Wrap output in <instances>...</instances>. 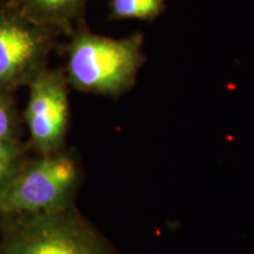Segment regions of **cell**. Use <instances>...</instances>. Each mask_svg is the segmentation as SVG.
<instances>
[{"label": "cell", "mask_w": 254, "mask_h": 254, "mask_svg": "<svg viewBox=\"0 0 254 254\" xmlns=\"http://www.w3.org/2000/svg\"><path fill=\"white\" fill-rule=\"evenodd\" d=\"M0 139L20 140V118L13 95L0 93Z\"/></svg>", "instance_id": "obj_8"}, {"label": "cell", "mask_w": 254, "mask_h": 254, "mask_svg": "<svg viewBox=\"0 0 254 254\" xmlns=\"http://www.w3.org/2000/svg\"><path fill=\"white\" fill-rule=\"evenodd\" d=\"M15 8L40 26L59 36H71L84 17L90 0H7Z\"/></svg>", "instance_id": "obj_6"}, {"label": "cell", "mask_w": 254, "mask_h": 254, "mask_svg": "<svg viewBox=\"0 0 254 254\" xmlns=\"http://www.w3.org/2000/svg\"><path fill=\"white\" fill-rule=\"evenodd\" d=\"M68 38L63 69L69 86L111 98L132 90L145 63L141 33L114 39L93 33L82 23Z\"/></svg>", "instance_id": "obj_1"}, {"label": "cell", "mask_w": 254, "mask_h": 254, "mask_svg": "<svg viewBox=\"0 0 254 254\" xmlns=\"http://www.w3.org/2000/svg\"><path fill=\"white\" fill-rule=\"evenodd\" d=\"M60 36L9 4L0 2V93L13 94L49 68Z\"/></svg>", "instance_id": "obj_4"}, {"label": "cell", "mask_w": 254, "mask_h": 254, "mask_svg": "<svg viewBox=\"0 0 254 254\" xmlns=\"http://www.w3.org/2000/svg\"><path fill=\"white\" fill-rule=\"evenodd\" d=\"M79 178L77 163L65 151L24 160L0 189V214L56 212L72 206Z\"/></svg>", "instance_id": "obj_3"}, {"label": "cell", "mask_w": 254, "mask_h": 254, "mask_svg": "<svg viewBox=\"0 0 254 254\" xmlns=\"http://www.w3.org/2000/svg\"><path fill=\"white\" fill-rule=\"evenodd\" d=\"M166 8V0H110L111 20L154 21Z\"/></svg>", "instance_id": "obj_7"}, {"label": "cell", "mask_w": 254, "mask_h": 254, "mask_svg": "<svg viewBox=\"0 0 254 254\" xmlns=\"http://www.w3.org/2000/svg\"><path fill=\"white\" fill-rule=\"evenodd\" d=\"M24 120L38 155L64 150L69 123L68 82L63 68H46L28 85Z\"/></svg>", "instance_id": "obj_5"}, {"label": "cell", "mask_w": 254, "mask_h": 254, "mask_svg": "<svg viewBox=\"0 0 254 254\" xmlns=\"http://www.w3.org/2000/svg\"><path fill=\"white\" fill-rule=\"evenodd\" d=\"M24 152V146L20 140L0 139V189L25 160Z\"/></svg>", "instance_id": "obj_9"}, {"label": "cell", "mask_w": 254, "mask_h": 254, "mask_svg": "<svg viewBox=\"0 0 254 254\" xmlns=\"http://www.w3.org/2000/svg\"><path fill=\"white\" fill-rule=\"evenodd\" d=\"M0 254H116L75 208L5 215Z\"/></svg>", "instance_id": "obj_2"}]
</instances>
